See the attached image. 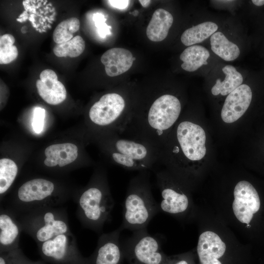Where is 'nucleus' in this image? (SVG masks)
<instances>
[{
    "mask_svg": "<svg viewBox=\"0 0 264 264\" xmlns=\"http://www.w3.org/2000/svg\"><path fill=\"white\" fill-rule=\"evenodd\" d=\"M195 249L199 264H243L244 246L207 206H199Z\"/></svg>",
    "mask_w": 264,
    "mask_h": 264,
    "instance_id": "nucleus-1",
    "label": "nucleus"
},
{
    "mask_svg": "<svg viewBox=\"0 0 264 264\" xmlns=\"http://www.w3.org/2000/svg\"><path fill=\"white\" fill-rule=\"evenodd\" d=\"M251 88L242 84L226 97L221 111L223 122L232 123L242 117L248 109L251 102Z\"/></svg>",
    "mask_w": 264,
    "mask_h": 264,
    "instance_id": "nucleus-14",
    "label": "nucleus"
},
{
    "mask_svg": "<svg viewBox=\"0 0 264 264\" xmlns=\"http://www.w3.org/2000/svg\"><path fill=\"white\" fill-rule=\"evenodd\" d=\"M15 39L12 35L5 34L0 37V64H7L18 56L17 47L14 45Z\"/></svg>",
    "mask_w": 264,
    "mask_h": 264,
    "instance_id": "nucleus-26",
    "label": "nucleus"
},
{
    "mask_svg": "<svg viewBox=\"0 0 264 264\" xmlns=\"http://www.w3.org/2000/svg\"><path fill=\"white\" fill-rule=\"evenodd\" d=\"M37 246L43 260L50 264H87V258L80 252L71 232L56 236Z\"/></svg>",
    "mask_w": 264,
    "mask_h": 264,
    "instance_id": "nucleus-11",
    "label": "nucleus"
},
{
    "mask_svg": "<svg viewBox=\"0 0 264 264\" xmlns=\"http://www.w3.org/2000/svg\"><path fill=\"white\" fill-rule=\"evenodd\" d=\"M22 264H46L44 261H32L29 259Z\"/></svg>",
    "mask_w": 264,
    "mask_h": 264,
    "instance_id": "nucleus-32",
    "label": "nucleus"
},
{
    "mask_svg": "<svg viewBox=\"0 0 264 264\" xmlns=\"http://www.w3.org/2000/svg\"><path fill=\"white\" fill-rule=\"evenodd\" d=\"M122 231L119 227L101 234L94 251L87 258V264H123L125 257L120 241Z\"/></svg>",
    "mask_w": 264,
    "mask_h": 264,
    "instance_id": "nucleus-12",
    "label": "nucleus"
},
{
    "mask_svg": "<svg viewBox=\"0 0 264 264\" xmlns=\"http://www.w3.org/2000/svg\"><path fill=\"white\" fill-rule=\"evenodd\" d=\"M92 19L97 28L98 34L101 38H105L107 35L111 34V27L105 22L106 19L103 14L99 13H95L93 15Z\"/></svg>",
    "mask_w": 264,
    "mask_h": 264,
    "instance_id": "nucleus-29",
    "label": "nucleus"
},
{
    "mask_svg": "<svg viewBox=\"0 0 264 264\" xmlns=\"http://www.w3.org/2000/svg\"><path fill=\"white\" fill-rule=\"evenodd\" d=\"M28 259L20 248L0 253V264H22Z\"/></svg>",
    "mask_w": 264,
    "mask_h": 264,
    "instance_id": "nucleus-27",
    "label": "nucleus"
},
{
    "mask_svg": "<svg viewBox=\"0 0 264 264\" xmlns=\"http://www.w3.org/2000/svg\"><path fill=\"white\" fill-rule=\"evenodd\" d=\"M252 3L258 6H262L264 4V0H252Z\"/></svg>",
    "mask_w": 264,
    "mask_h": 264,
    "instance_id": "nucleus-33",
    "label": "nucleus"
},
{
    "mask_svg": "<svg viewBox=\"0 0 264 264\" xmlns=\"http://www.w3.org/2000/svg\"><path fill=\"white\" fill-rule=\"evenodd\" d=\"M222 70L225 74L222 81L217 79L211 88V92L214 95L221 94L228 95L236 88L242 85L243 78L242 75L232 65H226Z\"/></svg>",
    "mask_w": 264,
    "mask_h": 264,
    "instance_id": "nucleus-20",
    "label": "nucleus"
},
{
    "mask_svg": "<svg viewBox=\"0 0 264 264\" xmlns=\"http://www.w3.org/2000/svg\"><path fill=\"white\" fill-rule=\"evenodd\" d=\"M157 186L160 192V211L182 222L196 221L199 206L194 201L189 187L166 170L156 172Z\"/></svg>",
    "mask_w": 264,
    "mask_h": 264,
    "instance_id": "nucleus-6",
    "label": "nucleus"
},
{
    "mask_svg": "<svg viewBox=\"0 0 264 264\" xmlns=\"http://www.w3.org/2000/svg\"><path fill=\"white\" fill-rule=\"evenodd\" d=\"M46 158L44 163L47 167L58 165L63 167L72 163L78 156V148L74 144H56L47 147L44 151Z\"/></svg>",
    "mask_w": 264,
    "mask_h": 264,
    "instance_id": "nucleus-17",
    "label": "nucleus"
},
{
    "mask_svg": "<svg viewBox=\"0 0 264 264\" xmlns=\"http://www.w3.org/2000/svg\"><path fill=\"white\" fill-rule=\"evenodd\" d=\"M107 149L111 162L129 171H149L159 162L160 151L141 141L109 132Z\"/></svg>",
    "mask_w": 264,
    "mask_h": 264,
    "instance_id": "nucleus-7",
    "label": "nucleus"
},
{
    "mask_svg": "<svg viewBox=\"0 0 264 264\" xmlns=\"http://www.w3.org/2000/svg\"><path fill=\"white\" fill-rule=\"evenodd\" d=\"M129 0H108V3L113 7L119 9H124L128 6Z\"/></svg>",
    "mask_w": 264,
    "mask_h": 264,
    "instance_id": "nucleus-31",
    "label": "nucleus"
},
{
    "mask_svg": "<svg viewBox=\"0 0 264 264\" xmlns=\"http://www.w3.org/2000/svg\"><path fill=\"white\" fill-rule=\"evenodd\" d=\"M122 245L129 264H165L169 258L163 251L159 239L150 234L147 228L133 232Z\"/></svg>",
    "mask_w": 264,
    "mask_h": 264,
    "instance_id": "nucleus-10",
    "label": "nucleus"
},
{
    "mask_svg": "<svg viewBox=\"0 0 264 264\" xmlns=\"http://www.w3.org/2000/svg\"><path fill=\"white\" fill-rule=\"evenodd\" d=\"M207 206L236 234L242 237L252 227L262 207L259 195L249 181L242 180L234 186L232 196L208 203Z\"/></svg>",
    "mask_w": 264,
    "mask_h": 264,
    "instance_id": "nucleus-2",
    "label": "nucleus"
},
{
    "mask_svg": "<svg viewBox=\"0 0 264 264\" xmlns=\"http://www.w3.org/2000/svg\"><path fill=\"white\" fill-rule=\"evenodd\" d=\"M218 25L212 22H205L185 30L180 40L186 46H191L204 41L217 32Z\"/></svg>",
    "mask_w": 264,
    "mask_h": 264,
    "instance_id": "nucleus-22",
    "label": "nucleus"
},
{
    "mask_svg": "<svg viewBox=\"0 0 264 264\" xmlns=\"http://www.w3.org/2000/svg\"><path fill=\"white\" fill-rule=\"evenodd\" d=\"M22 231L17 216L11 209L0 204V253L19 248Z\"/></svg>",
    "mask_w": 264,
    "mask_h": 264,
    "instance_id": "nucleus-13",
    "label": "nucleus"
},
{
    "mask_svg": "<svg viewBox=\"0 0 264 264\" xmlns=\"http://www.w3.org/2000/svg\"><path fill=\"white\" fill-rule=\"evenodd\" d=\"M173 21V16L170 12L162 8L156 9L147 27L146 34L148 39L153 42L164 40Z\"/></svg>",
    "mask_w": 264,
    "mask_h": 264,
    "instance_id": "nucleus-18",
    "label": "nucleus"
},
{
    "mask_svg": "<svg viewBox=\"0 0 264 264\" xmlns=\"http://www.w3.org/2000/svg\"><path fill=\"white\" fill-rule=\"evenodd\" d=\"M149 171L139 172L130 180L123 203L122 230L132 232L147 228L152 219L160 211L154 198Z\"/></svg>",
    "mask_w": 264,
    "mask_h": 264,
    "instance_id": "nucleus-4",
    "label": "nucleus"
},
{
    "mask_svg": "<svg viewBox=\"0 0 264 264\" xmlns=\"http://www.w3.org/2000/svg\"><path fill=\"white\" fill-rule=\"evenodd\" d=\"M198 259L195 250L169 256L168 261L165 264H196Z\"/></svg>",
    "mask_w": 264,
    "mask_h": 264,
    "instance_id": "nucleus-28",
    "label": "nucleus"
},
{
    "mask_svg": "<svg viewBox=\"0 0 264 264\" xmlns=\"http://www.w3.org/2000/svg\"><path fill=\"white\" fill-rule=\"evenodd\" d=\"M212 51L226 61L236 60L240 54L238 45L228 40L223 33L217 31L210 37Z\"/></svg>",
    "mask_w": 264,
    "mask_h": 264,
    "instance_id": "nucleus-21",
    "label": "nucleus"
},
{
    "mask_svg": "<svg viewBox=\"0 0 264 264\" xmlns=\"http://www.w3.org/2000/svg\"><path fill=\"white\" fill-rule=\"evenodd\" d=\"M18 173V168L15 162L8 158L0 160V202L3 196L9 190Z\"/></svg>",
    "mask_w": 264,
    "mask_h": 264,
    "instance_id": "nucleus-23",
    "label": "nucleus"
},
{
    "mask_svg": "<svg viewBox=\"0 0 264 264\" xmlns=\"http://www.w3.org/2000/svg\"><path fill=\"white\" fill-rule=\"evenodd\" d=\"M134 60L132 53L122 48L110 49L101 57L105 71L110 77L116 76L128 71L132 66Z\"/></svg>",
    "mask_w": 264,
    "mask_h": 264,
    "instance_id": "nucleus-16",
    "label": "nucleus"
},
{
    "mask_svg": "<svg viewBox=\"0 0 264 264\" xmlns=\"http://www.w3.org/2000/svg\"><path fill=\"white\" fill-rule=\"evenodd\" d=\"M132 109L128 107L124 95L116 92H110L102 95L92 105L88 117L95 126L107 128L109 132L121 135Z\"/></svg>",
    "mask_w": 264,
    "mask_h": 264,
    "instance_id": "nucleus-9",
    "label": "nucleus"
},
{
    "mask_svg": "<svg viewBox=\"0 0 264 264\" xmlns=\"http://www.w3.org/2000/svg\"><path fill=\"white\" fill-rule=\"evenodd\" d=\"M36 86L40 96L49 104L58 105L66 98V89L58 80L56 73L52 69L43 70L40 74V79L36 81Z\"/></svg>",
    "mask_w": 264,
    "mask_h": 264,
    "instance_id": "nucleus-15",
    "label": "nucleus"
},
{
    "mask_svg": "<svg viewBox=\"0 0 264 264\" xmlns=\"http://www.w3.org/2000/svg\"><path fill=\"white\" fill-rule=\"evenodd\" d=\"M210 57L209 51L203 46L193 45L185 49L180 55L183 62L181 66L183 69L193 72L203 65L207 64V60Z\"/></svg>",
    "mask_w": 264,
    "mask_h": 264,
    "instance_id": "nucleus-19",
    "label": "nucleus"
},
{
    "mask_svg": "<svg viewBox=\"0 0 264 264\" xmlns=\"http://www.w3.org/2000/svg\"><path fill=\"white\" fill-rule=\"evenodd\" d=\"M70 198V194L58 190L53 181L35 178L22 183L15 194L0 204L18 216L35 209L62 206Z\"/></svg>",
    "mask_w": 264,
    "mask_h": 264,
    "instance_id": "nucleus-5",
    "label": "nucleus"
},
{
    "mask_svg": "<svg viewBox=\"0 0 264 264\" xmlns=\"http://www.w3.org/2000/svg\"><path fill=\"white\" fill-rule=\"evenodd\" d=\"M45 110L41 107H36L34 110L32 128L37 133H41L44 128Z\"/></svg>",
    "mask_w": 264,
    "mask_h": 264,
    "instance_id": "nucleus-30",
    "label": "nucleus"
},
{
    "mask_svg": "<svg viewBox=\"0 0 264 264\" xmlns=\"http://www.w3.org/2000/svg\"><path fill=\"white\" fill-rule=\"evenodd\" d=\"M196 264H199L198 263H198H197Z\"/></svg>",
    "mask_w": 264,
    "mask_h": 264,
    "instance_id": "nucleus-35",
    "label": "nucleus"
},
{
    "mask_svg": "<svg viewBox=\"0 0 264 264\" xmlns=\"http://www.w3.org/2000/svg\"><path fill=\"white\" fill-rule=\"evenodd\" d=\"M80 23L78 19L72 17L59 23L53 33V39L57 44L70 41L73 35L80 28Z\"/></svg>",
    "mask_w": 264,
    "mask_h": 264,
    "instance_id": "nucleus-24",
    "label": "nucleus"
},
{
    "mask_svg": "<svg viewBox=\"0 0 264 264\" xmlns=\"http://www.w3.org/2000/svg\"><path fill=\"white\" fill-rule=\"evenodd\" d=\"M85 42L79 35L71 40L60 44H57L53 49L54 54L58 57L75 58L80 55L84 51Z\"/></svg>",
    "mask_w": 264,
    "mask_h": 264,
    "instance_id": "nucleus-25",
    "label": "nucleus"
},
{
    "mask_svg": "<svg viewBox=\"0 0 264 264\" xmlns=\"http://www.w3.org/2000/svg\"><path fill=\"white\" fill-rule=\"evenodd\" d=\"M17 217L22 231L31 237L37 244L71 232L66 209L64 206L35 209Z\"/></svg>",
    "mask_w": 264,
    "mask_h": 264,
    "instance_id": "nucleus-8",
    "label": "nucleus"
},
{
    "mask_svg": "<svg viewBox=\"0 0 264 264\" xmlns=\"http://www.w3.org/2000/svg\"><path fill=\"white\" fill-rule=\"evenodd\" d=\"M74 199L76 216L83 227L101 233L114 205L104 172L96 173L90 184Z\"/></svg>",
    "mask_w": 264,
    "mask_h": 264,
    "instance_id": "nucleus-3",
    "label": "nucleus"
},
{
    "mask_svg": "<svg viewBox=\"0 0 264 264\" xmlns=\"http://www.w3.org/2000/svg\"><path fill=\"white\" fill-rule=\"evenodd\" d=\"M139 2L141 3L142 6L144 7H147L149 5V4L151 3V0H140Z\"/></svg>",
    "mask_w": 264,
    "mask_h": 264,
    "instance_id": "nucleus-34",
    "label": "nucleus"
}]
</instances>
